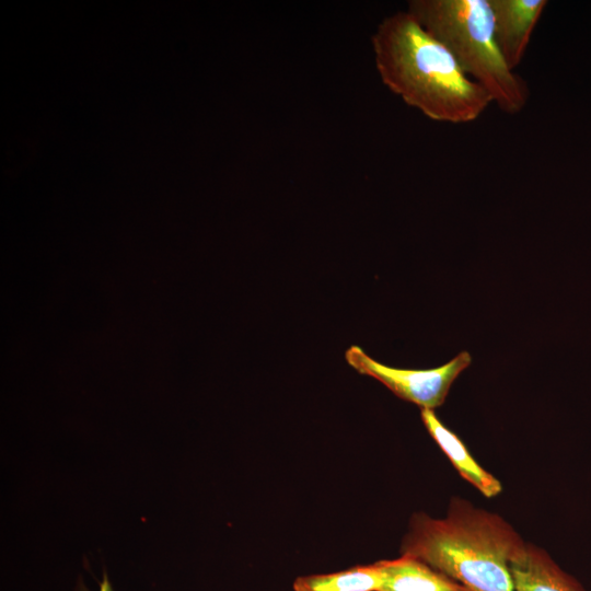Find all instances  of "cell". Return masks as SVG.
Here are the masks:
<instances>
[{
	"label": "cell",
	"mask_w": 591,
	"mask_h": 591,
	"mask_svg": "<svg viewBox=\"0 0 591 591\" xmlns=\"http://www.w3.org/2000/svg\"><path fill=\"white\" fill-rule=\"evenodd\" d=\"M371 43L383 84L429 119L471 123L493 103L407 10L385 16Z\"/></svg>",
	"instance_id": "1"
},
{
	"label": "cell",
	"mask_w": 591,
	"mask_h": 591,
	"mask_svg": "<svg viewBox=\"0 0 591 591\" xmlns=\"http://www.w3.org/2000/svg\"><path fill=\"white\" fill-rule=\"evenodd\" d=\"M80 591H89V590L84 586H80ZM99 591H113L112 584L105 571L103 573V580L102 582H100Z\"/></svg>",
	"instance_id": "10"
},
{
	"label": "cell",
	"mask_w": 591,
	"mask_h": 591,
	"mask_svg": "<svg viewBox=\"0 0 591 591\" xmlns=\"http://www.w3.org/2000/svg\"><path fill=\"white\" fill-rule=\"evenodd\" d=\"M381 573L378 591H470L463 584L409 555L376 561Z\"/></svg>",
	"instance_id": "8"
},
{
	"label": "cell",
	"mask_w": 591,
	"mask_h": 591,
	"mask_svg": "<svg viewBox=\"0 0 591 591\" xmlns=\"http://www.w3.org/2000/svg\"><path fill=\"white\" fill-rule=\"evenodd\" d=\"M513 591H586L543 548L526 543L525 552L510 565Z\"/></svg>",
	"instance_id": "7"
},
{
	"label": "cell",
	"mask_w": 591,
	"mask_h": 591,
	"mask_svg": "<svg viewBox=\"0 0 591 591\" xmlns=\"http://www.w3.org/2000/svg\"><path fill=\"white\" fill-rule=\"evenodd\" d=\"M407 11L488 92L499 109L514 115L525 107L529 85L507 66L498 49L488 0H410Z\"/></svg>",
	"instance_id": "3"
},
{
	"label": "cell",
	"mask_w": 591,
	"mask_h": 591,
	"mask_svg": "<svg viewBox=\"0 0 591 591\" xmlns=\"http://www.w3.org/2000/svg\"><path fill=\"white\" fill-rule=\"evenodd\" d=\"M498 49L511 70L522 62L546 0H488Z\"/></svg>",
	"instance_id": "5"
},
{
	"label": "cell",
	"mask_w": 591,
	"mask_h": 591,
	"mask_svg": "<svg viewBox=\"0 0 591 591\" xmlns=\"http://www.w3.org/2000/svg\"><path fill=\"white\" fill-rule=\"evenodd\" d=\"M381 573L376 563L346 570L299 577L294 591H378Z\"/></svg>",
	"instance_id": "9"
},
{
	"label": "cell",
	"mask_w": 591,
	"mask_h": 591,
	"mask_svg": "<svg viewBox=\"0 0 591 591\" xmlns=\"http://www.w3.org/2000/svg\"><path fill=\"white\" fill-rule=\"evenodd\" d=\"M525 548L502 517L452 497L443 519L424 512L410 517L401 555L422 560L470 591H513L510 565Z\"/></svg>",
	"instance_id": "2"
},
{
	"label": "cell",
	"mask_w": 591,
	"mask_h": 591,
	"mask_svg": "<svg viewBox=\"0 0 591 591\" xmlns=\"http://www.w3.org/2000/svg\"><path fill=\"white\" fill-rule=\"evenodd\" d=\"M345 358L360 374L376 379L399 398L432 410L444 403L453 382L472 362L471 355L462 351L439 368L396 369L372 359L358 346H351Z\"/></svg>",
	"instance_id": "4"
},
{
	"label": "cell",
	"mask_w": 591,
	"mask_h": 591,
	"mask_svg": "<svg viewBox=\"0 0 591 591\" xmlns=\"http://www.w3.org/2000/svg\"><path fill=\"white\" fill-rule=\"evenodd\" d=\"M420 417L431 438L466 482L487 498L501 493V483L473 457L462 440L440 421L432 409L422 408Z\"/></svg>",
	"instance_id": "6"
}]
</instances>
